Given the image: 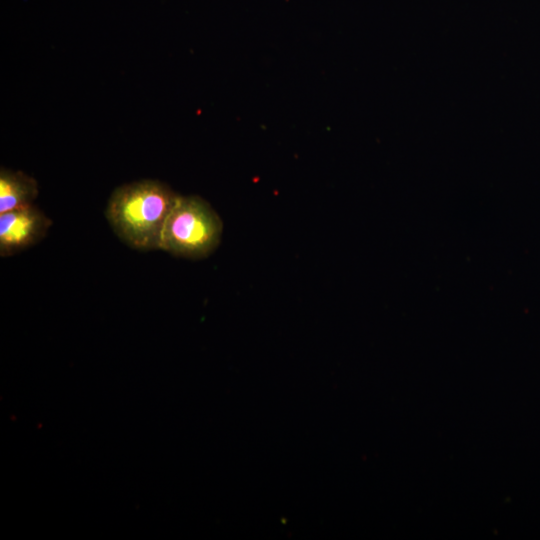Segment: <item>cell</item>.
I'll return each instance as SVG.
<instances>
[{
	"label": "cell",
	"instance_id": "obj_4",
	"mask_svg": "<svg viewBox=\"0 0 540 540\" xmlns=\"http://www.w3.org/2000/svg\"><path fill=\"white\" fill-rule=\"evenodd\" d=\"M38 195L37 181L21 171L1 168L0 213L32 205Z\"/></svg>",
	"mask_w": 540,
	"mask_h": 540
},
{
	"label": "cell",
	"instance_id": "obj_2",
	"mask_svg": "<svg viewBox=\"0 0 540 540\" xmlns=\"http://www.w3.org/2000/svg\"><path fill=\"white\" fill-rule=\"evenodd\" d=\"M222 230L220 217L205 200L178 195L165 221L160 249L181 257H205L218 246Z\"/></svg>",
	"mask_w": 540,
	"mask_h": 540
},
{
	"label": "cell",
	"instance_id": "obj_3",
	"mask_svg": "<svg viewBox=\"0 0 540 540\" xmlns=\"http://www.w3.org/2000/svg\"><path fill=\"white\" fill-rule=\"evenodd\" d=\"M52 221L33 204L0 213V255H14L39 242Z\"/></svg>",
	"mask_w": 540,
	"mask_h": 540
},
{
	"label": "cell",
	"instance_id": "obj_1",
	"mask_svg": "<svg viewBox=\"0 0 540 540\" xmlns=\"http://www.w3.org/2000/svg\"><path fill=\"white\" fill-rule=\"evenodd\" d=\"M177 197L158 181L125 184L110 196L106 217L114 232L130 247L160 249L162 230Z\"/></svg>",
	"mask_w": 540,
	"mask_h": 540
}]
</instances>
